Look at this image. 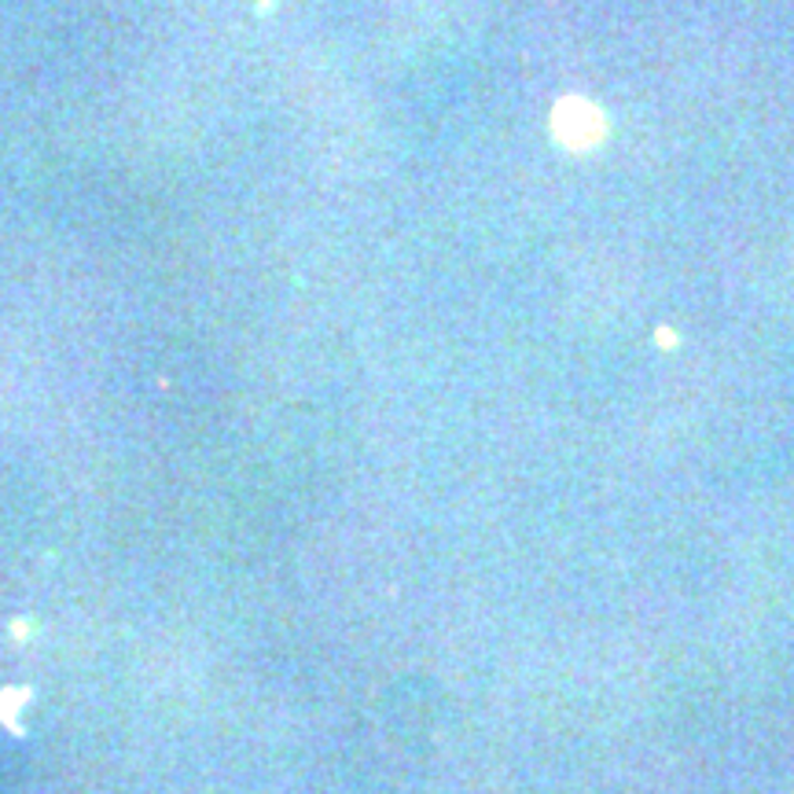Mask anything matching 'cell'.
<instances>
[{"instance_id":"obj_1","label":"cell","mask_w":794,"mask_h":794,"mask_svg":"<svg viewBox=\"0 0 794 794\" xmlns=\"http://www.w3.org/2000/svg\"><path fill=\"white\" fill-rule=\"evenodd\" d=\"M551 125H556L559 144L570 147V152H589V147H596L604 141V130H607L600 107L589 103V100H581V96L563 100L556 107Z\"/></svg>"}]
</instances>
